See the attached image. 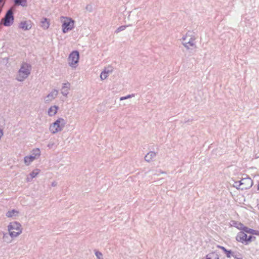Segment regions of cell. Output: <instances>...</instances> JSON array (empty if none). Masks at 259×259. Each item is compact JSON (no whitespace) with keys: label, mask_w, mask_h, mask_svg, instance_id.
I'll list each match as a JSON object with an SVG mask.
<instances>
[{"label":"cell","mask_w":259,"mask_h":259,"mask_svg":"<svg viewBox=\"0 0 259 259\" xmlns=\"http://www.w3.org/2000/svg\"><path fill=\"white\" fill-rule=\"evenodd\" d=\"M218 247L219 248H221L222 250H223V251L226 254V256L228 258H230L231 256H232L234 258H235V259H242V256L238 252H233L232 250H226V248H224V247H222V246H218Z\"/></svg>","instance_id":"11"},{"label":"cell","mask_w":259,"mask_h":259,"mask_svg":"<svg viewBox=\"0 0 259 259\" xmlns=\"http://www.w3.org/2000/svg\"><path fill=\"white\" fill-rule=\"evenodd\" d=\"M60 21L62 23V31L64 33H67L71 31L75 27V20L69 17L61 16Z\"/></svg>","instance_id":"3"},{"label":"cell","mask_w":259,"mask_h":259,"mask_svg":"<svg viewBox=\"0 0 259 259\" xmlns=\"http://www.w3.org/2000/svg\"><path fill=\"white\" fill-rule=\"evenodd\" d=\"M40 172H41V170L38 169H35L33 170L31 173L29 174L28 176H27V179H26L27 182H29L31 181L33 179H35L40 174Z\"/></svg>","instance_id":"16"},{"label":"cell","mask_w":259,"mask_h":259,"mask_svg":"<svg viewBox=\"0 0 259 259\" xmlns=\"http://www.w3.org/2000/svg\"><path fill=\"white\" fill-rule=\"evenodd\" d=\"M135 94H131L129 95H127L126 96L122 97H121V99H120V100L121 101H122V100H127V99H130V98H133L135 96Z\"/></svg>","instance_id":"26"},{"label":"cell","mask_w":259,"mask_h":259,"mask_svg":"<svg viewBox=\"0 0 259 259\" xmlns=\"http://www.w3.org/2000/svg\"><path fill=\"white\" fill-rule=\"evenodd\" d=\"M252 180L250 178H244V179L234 183V186L237 189L244 190L249 189L252 186Z\"/></svg>","instance_id":"9"},{"label":"cell","mask_w":259,"mask_h":259,"mask_svg":"<svg viewBox=\"0 0 259 259\" xmlns=\"http://www.w3.org/2000/svg\"><path fill=\"white\" fill-rule=\"evenodd\" d=\"M95 255L96 257V259H104L102 253L99 250H95Z\"/></svg>","instance_id":"24"},{"label":"cell","mask_w":259,"mask_h":259,"mask_svg":"<svg viewBox=\"0 0 259 259\" xmlns=\"http://www.w3.org/2000/svg\"><path fill=\"white\" fill-rule=\"evenodd\" d=\"M3 134H4V132H3V130L1 129L0 128V141H1V139L2 138L3 136Z\"/></svg>","instance_id":"27"},{"label":"cell","mask_w":259,"mask_h":259,"mask_svg":"<svg viewBox=\"0 0 259 259\" xmlns=\"http://www.w3.org/2000/svg\"><path fill=\"white\" fill-rule=\"evenodd\" d=\"M156 152H150L148 153V154L145 156L144 157V160L146 162L150 163L152 161H154V160L156 157Z\"/></svg>","instance_id":"17"},{"label":"cell","mask_w":259,"mask_h":259,"mask_svg":"<svg viewBox=\"0 0 259 259\" xmlns=\"http://www.w3.org/2000/svg\"><path fill=\"white\" fill-rule=\"evenodd\" d=\"M70 83L68 81H66L62 85L61 92L64 97H67L70 91Z\"/></svg>","instance_id":"14"},{"label":"cell","mask_w":259,"mask_h":259,"mask_svg":"<svg viewBox=\"0 0 259 259\" xmlns=\"http://www.w3.org/2000/svg\"><path fill=\"white\" fill-rule=\"evenodd\" d=\"M195 37L194 36L191 35L190 33H187L184 37L183 38L182 42L183 45L186 47L187 48L190 49L192 47H193L195 43Z\"/></svg>","instance_id":"10"},{"label":"cell","mask_w":259,"mask_h":259,"mask_svg":"<svg viewBox=\"0 0 259 259\" xmlns=\"http://www.w3.org/2000/svg\"><path fill=\"white\" fill-rule=\"evenodd\" d=\"M66 123V121L64 119L59 118L51 125L49 130L52 134L58 133L63 130Z\"/></svg>","instance_id":"4"},{"label":"cell","mask_w":259,"mask_h":259,"mask_svg":"<svg viewBox=\"0 0 259 259\" xmlns=\"http://www.w3.org/2000/svg\"><path fill=\"white\" fill-rule=\"evenodd\" d=\"M256 238L252 235H248L243 231L239 232L236 236V240L237 242L244 244H248L255 240Z\"/></svg>","instance_id":"7"},{"label":"cell","mask_w":259,"mask_h":259,"mask_svg":"<svg viewBox=\"0 0 259 259\" xmlns=\"http://www.w3.org/2000/svg\"><path fill=\"white\" fill-rule=\"evenodd\" d=\"M230 223L231 226L234 227L235 228L239 229L240 230L243 231H244V232L250 234L257 235V236L259 235L258 231L256 230L252 229L249 228L248 227H246L243 224H242L240 222L232 221H231Z\"/></svg>","instance_id":"8"},{"label":"cell","mask_w":259,"mask_h":259,"mask_svg":"<svg viewBox=\"0 0 259 259\" xmlns=\"http://www.w3.org/2000/svg\"><path fill=\"white\" fill-rule=\"evenodd\" d=\"M50 20L46 18H43L41 21V25L45 29H48L50 27Z\"/></svg>","instance_id":"21"},{"label":"cell","mask_w":259,"mask_h":259,"mask_svg":"<svg viewBox=\"0 0 259 259\" xmlns=\"http://www.w3.org/2000/svg\"><path fill=\"white\" fill-rule=\"evenodd\" d=\"M59 110V107L57 105L51 106L48 110V114L49 116H53L57 114Z\"/></svg>","instance_id":"18"},{"label":"cell","mask_w":259,"mask_h":259,"mask_svg":"<svg viewBox=\"0 0 259 259\" xmlns=\"http://www.w3.org/2000/svg\"><path fill=\"white\" fill-rule=\"evenodd\" d=\"M67 60L69 66L71 68H77L79 63V52L77 50L73 51L69 55Z\"/></svg>","instance_id":"6"},{"label":"cell","mask_w":259,"mask_h":259,"mask_svg":"<svg viewBox=\"0 0 259 259\" xmlns=\"http://www.w3.org/2000/svg\"><path fill=\"white\" fill-rule=\"evenodd\" d=\"M41 154V150L39 148H35L31 150L28 156L24 157V162L26 166H29L34 160L39 158Z\"/></svg>","instance_id":"5"},{"label":"cell","mask_w":259,"mask_h":259,"mask_svg":"<svg viewBox=\"0 0 259 259\" xmlns=\"http://www.w3.org/2000/svg\"><path fill=\"white\" fill-rule=\"evenodd\" d=\"M7 229L9 235L13 239L20 236L23 231L22 225L17 221L10 222L8 225Z\"/></svg>","instance_id":"1"},{"label":"cell","mask_w":259,"mask_h":259,"mask_svg":"<svg viewBox=\"0 0 259 259\" xmlns=\"http://www.w3.org/2000/svg\"><path fill=\"white\" fill-rule=\"evenodd\" d=\"M56 185V183L55 182L52 183V186L55 187Z\"/></svg>","instance_id":"28"},{"label":"cell","mask_w":259,"mask_h":259,"mask_svg":"<svg viewBox=\"0 0 259 259\" xmlns=\"http://www.w3.org/2000/svg\"><path fill=\"white\" fill-rule=\"evenodd\" d=\"M3 240L7 243H10L12 241L13 238L10 236L9 234L5 233L3 235Z\"/></svg>","instance_id":"23"},{"label":"cell","mask_w":259,"mask_h":259,"mask_svg":"<svg viewBox=\"0 0 259 259\" xmlns=\"http://www.w3.org/2000/svg\"><path fill=\"white\" fill-rule=\"evenodd\" d=\"M19 211L17 210H15V209H13V210H10V211H8L7 213H6V216L7 217L11 218L17 217V216L19 215Z\"/></svg>","instance_id":"20"},{"label":"cell","mask_w":259,"mask_h":259,"mask_svg":"<svg viewBox=\"0 0 259 259\" xmlns=\"http://www.w3.org/2000/svg\"><path fill=\"white\" fill-rule=\"evenodd\" d=\"M129 26H130V25H122L121 27H119V28L115 31V33H119L121 32V31L125 29L127 27H129Z\"/></svg>","instance_id":"25"},{"label":"cell","mask_w":259,"mask_h":259,"mask_svg":"<svg viewBox=\"0 0 259 259\" xmlns=\"http://www.w3.org/2000/svg\"><path fill=\"white\" fill-rule=\"evenodd\" d=\"M13 14L12 11H11V10H10L8 12L7 15H6L4 24V25H5V26L9 27V26H11V25H12V24L13 23Z\"/></svg>","instance_id":"13"},{"label":"cell","mask_w":259,"mask_h":259,"mask_svg":"<svg viewBox=\"0 0 259 259\" xmlns=\"http://www.w3.org/2000/svg\"><path fill=\"white\" fill-rule=\"evenodd\" d=\"M113 70V67L111 65H108L104 69V70L101 72L100 78L102 81H104L107 78L111 73H112Z\"/></svg>","instance_id":"12"},{"label":"cell","mask_w":259,"mask_h":259,"mask_svg":"<svg viewBox=\"0 0 259 259\" xmlns=\"http://www.w3.org/2000/svg\"><path fill=\"white\" fill-rule=\"evenodd\" d=\"M203 259H219V257L216 252H213L206 255Z\"/></svg>","instance_id":"22"},{"label":"cell","mask_w":259,"mask_h":259,"mask_svg":"<svg viewBox=\"0 0 259 259\" xmlns=\"http://www.w3.org/2000/svg\"><path fill=\"white\" fill-rule=\"evenodd\" d=\"M19 27L20 29H22L29 30V29H31L32 25H31V22H29V21H22V22L20 23Z\"/></svg>","instance_id":"19"},{"label":"cell","mask_w":259,"mask_h":259,"mask_svg":"<svg viewBox=\"0 0 259 259\" xmlns=\"http://www.w3.org/2000/svg\"><path fill=\"white\" fill-rule=\"evenodd\" d=\"M31 66L30 64L24 63L20 67L19 70L18 71L17 75H16V79L18 81H24L27 79L31 73Z\"/></svg>","instance_id":"2"},{"label":"cell","mask_w":259,"mask_h":259,"mask_svg":"<svg viewBox=\"0 0 259 259\" xmlns=\"http://www.w3.org/2000/svg\"><path fill=\"white\" fill-rule=\"evenodd\" d=\"M58 94V91L56 89H54L52 92L45 98V102L46 103H48L50 102L51 101L55 99L57 96Z\"/></svg>","instance_id":"15"}]
</instances>
